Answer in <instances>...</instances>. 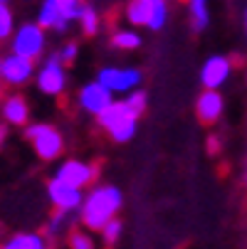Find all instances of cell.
I'll use <instances>...</instances> for the list:
<instances>
[{"mask_svg": "<svg viewBox=\"0 0 247 249\" xmlns=\"http://www.w3.org/2000/svg\"><path fill=\"white\" fill-rule=\"evenodd\" d=\"M121 205H124V195L119 188L99 185L84 195V202L79 207V222L92 232H101L104 225L116 217Z\"/></svg>", "mask_w": 247, "mask_h": 249, "instance_id": "cell-1", "label": "cell"}, {"mask_svg": "<svg viewBox=\"0 0 247 249\" xmlns=\"http://www.w3.org/2000/svg\"><path fill=\"white\" fill-rule=\"evenodd\" d=\"M96 121L116 143H129V141L136 136V128H138V116L124 104V99L112 101L107 109L96 116Z\"/></svg>", "mask_w": 247, "mask_h": 249, "instance_id": "cell-2", "label": "cell"}, {"mask_svg": "<svg viewBox=\"0 0 247 249\" xmlns=\"http://www.w3.org/2000/svg\"><path fill=\"white\" fill-rule=\"evenodd\" d=\"M25 138L32 143V151L42 160H57L64 151V136L50 124H27Z\"/></svg>", "mask_w": 247, "mask_h": 249, "instance_id": "cell-3", "label": "cell"}, {"mask_svg": "<svg viewBox=\"0 0 247 249\" xmlns=\"http://www.w3.org/2000/svg\"><path fill=\"white\" fill-rule=\"evenodd\" d=\"M45 45H47V37H45V27L40 22H25V25L15 27L13 37H10V50L15 54H22L30 59L42 57Z\"/></svg>", "mask_w": 247, "mask_h": 249, "instance_id": "cell-4", "label": "cell"}, {"mask_svg": "<svg viewBox=\"0 0 247 249\" xmlns=\"http://www.w3.org/2000/svg\"><path fill=\"white\" fill-rule=\"evenodd\" d=\"M38 87L47 96H59L67 87V74H64V62L59 54H52L45 59V64L38 69Z\"/></svg>", "mask_w": 247, "mask_h": 249, "instance_id": "cell-5", "label": "cell"}, {"mask_svg": "<svg viewBox=\"0 0 247 249\" xmlns=\"http://www.w3.org/2000/svg\"><path fill=\"white\" fill-rule=\"evenodd\" d=\"M107 89L114 94H129L141 84V69L136 67H104L96 77Z\"/></svg>", "mask_w": 247, "mask_h": 249, "instance_id": "cell-6", "label": "cell"}, {"mask_svg": "<svg viewBox=\"0 0 247 249\" xmlns=\"http://www.w3.org/2000/svg\"><path fill=\"white\" fill-rule=\"evenodd\" d=\"M32 77H35V59L15 54V52L3 57V64H0V79H3L8 87H22Z\"/></svg>", "mask_w": 247, "mask_h": 249, "instance_id": "cell-7", "label": "cell"}, {"mask_svg": "<svg viewBox=\"0 0 247 249\" xmlns=\"http://www.w3.org/2000/svg\"><path fill=\"white\" fill-rule=\"evenodd\" d=\"M99 175V168L94 163H87V160H79V158H69V160H62V165L57 168V178L75 188H89Z\"/></svg>", "mask_w": 247, "mask_h": 249, "instance_id": "cell-8", "label": "cell"}, {"mask_svg": "<svg viewBox=\"0 0 247 249\" xmlns=\"http://www.w3.org/2000/svg\"><path fill=\"white\" fill-rule=\"evenodd\" d=\"M114 101V91L112 89H107L99 79L96 82H89V84H84L82 89H79V94H77V104H79V109L82 111H87V114H92V116H99L107 106Z\"/></svg>", "mask_w": 247, "mask_h": 249, "instance_id": "cell-9", "label": "cell"}, {"mask_svg": "<svg viewBox=\"0 0 247 249\" xmlns=\"http://www.w3.org/2000/svg\"><path fill=\"white\" fill-rule=\"evenodd\" d=\"M47 197L55 205V210H67V212H77L84 202L82 188H75V185L59 180L57 175L47 183Z\"/></svg>", "mask_w": 247, "mask_h": 249, "instance_id": "cell-10", "label": "cell"}, {"mask_svg": "<svg viewBox=\"0 0 247 249\" xmlns=\"http://www.w3.org/2000/svg\"><path fill=\"white\" fill-rule=\"evenodd\" d=\"M232 72V62L228 57H208L200 69V82L205 89H220Z\"/></svg>", "mask_w": 247, "mask_h": 249, "instance_id": "cell-11", "label": "cell"}, {"mask_svg": "<svg viewBox=\"0 0 247 249\" xmlns=\"http://www.w3.org/2000/svg\"><path fill=\"white\" fill-rule=\"evenodd\" d=\"M223 106H225V101H223V96H220L218 89H205L198 96V101H195V114H198V119L203 124L210 126V124H215L220 119Z\"/></svg>", "mask_w": 247, "mask_h": 249, "instance_id": "cell-12", "label": "cell"}, {"mask_svg": "<svg viewBox=\"0 0 247 249\" xmlns=\"http://www.w3.org/2000/svg\"><path fill=\"white\" fill-rule=\"evenodd\" d=\"M0 114L10 126H27L30 124V104L22 94H10L0 104Z\"/></svg>", "mask_w": 247, "mask_h": 249, "instance_id": "cell-13", "label": "cell"}, {"mask_svg": "<svg viewBox=\"0 0 247 249\" xmlns=\"http://www.w3.org/2000/svg\"><path fill=\"white\" fill-rule=\"evenodd\" d=\"M38 22L45 27V30H55V32H67L69 30V22L62 10L57 8L55 0H42V5H40V13H38Z\"/></svg>", "mask_w": 247, "mask_h": 249, "instance_id": "cell-14", "label": "cell"}, {"mask_svg": "<svg viewBox=\"0 0 247 249\" xmlns=\"http://www.w3.org/2000/svg\"><path fill=\"white\" fill-rule=\"evenodd\" d=\"M3 249H50V242L38 232H18L3 244Z\"/></svg>", "mask_w": 247, "mask_h": 249, "instance_id": "cell-15", "label": "cell"}, {"mask_svg": "<svg viewBox=\"0 0 247 249\" xmlns=\"http://www.w3.org/2000/svg\"><path fill=\"white\" fill-rule=\"evenodd\" d=\"M149 18H151V0H131L126 5V20L136 27L141 25H149Z\"/></svg>", "mask_w": 247, "mask_h": 249, "instance_id": "cell-16", "label": "cell"}, {"mask_svg": "<svg viewBox=\"0 0 247 249\" xmlns=\"http://www.w3.org/2000/svg\"><path fill=\"white\" fill-rule=\"evenodd\" d=\"M188 10H190V22L193 30L200 32L210 25V10H208V0H188Z\"/></svg>", "mask_w": 247, "mask_h": 249, "instance_id": "cell-17", "label": "cell"}, {"mask_svg": "<svg viewBox=\"0 0 247 249\" xmlns=\"http://www.w3.org/2000/svg\"><path fill=\"white\" fill-rule=\"evenodd\" d=\"M112 47H114V50L131 52V50H138V47H141V37H138L133 30H116V32L112 35Z\"/></svg>", "mask_w": 247, "mask_h": 249, "instance_id": "cell-18", "label": "cell"}, {"mask_svg": "<svg viewBox=\"0 0 247 249\" xmlns=\"http://www.w3.org/2000/svg\"><path fill=\"white\" fill-rule=\"evenodd\" d=\"M69 215H72V212H67V210H55V215L50 217V222H47V227L42 230V234H45L47 239L59 237V234L69 227Z\"/></svg>", "mask_w": 247, "mask_h": 249, "instance_id": "cell-19", "label": "cell"}, {"mask_svg": "<svg viewBox=\"0 0 247 249\" xmlns=\"http://www.w3.org/2000/svg\"><path fill=\"white\" fill-rule=\"evenodd\" d=\"M77 22H79V27H82V32L84 35H89V37H92V35H96L99 32V13L92 8V5H82V13H79V18H77Z\"/></svg>", "mask_w": 247, "mask_h": 249, "instance_id": "cell-20", "label": "cell"}, {"mask_svg": "<svg viewBox=\"0 0 247 249\" xmlns=\"http://www.w3.org/2000/svg\"><path fill=\"white\" fill-rule=\"evenodd\" d=\"M166 20H168V3L166 0H151V18H149L146 27L158 32V30H163Z\"/></svg>", "mask_w": 247, "mask_h": 249, "instance_id": "cell-21", "label": "cell"}, {"mask_svg": "<svg viewBox=\"0 0 247 249\" xmlns=\"http://www.w3.org/2000/svg\"><path fill=\"white\" fill-rule=\"evenodd\" d=\"M15 32V18L13 10L8 8V3H0V42H5L13 37Z\"/></svg>", "mask_w": 247, "mask_h": 249, "instance_id": "cell-22", "label": "cell"}, {"mask_svg": "<svg viewBox=\"0 0 247 249\" xmlns=\"http://www.w3.org/2000/svg\"><path fill=\"white\" fill-rule=\"evenodd\" d=\"M67 247H69V249H96L92 234L84 232V230H79V227L67 234Z\"/></svg>", "mask_w": 247, "mask_h": 249, "instance_id": "cell-23", "label": "cell"}, {"mask_svg": "<svg viewBox=\"0 0 247 249\" xmlns=\"http://www.w3.org/2000/svg\"><path fill=\"white\" fill-rule=\"evenodd\" d=\"M121 232H124V225H121V220H119V217L109 220L107 225L101 227V239H104V244H107V247H114V244L121 239Z\"/></svg>", "mask_w": 247, "mask_h": 249, "instance_id": "cell-24", "label": "cell"}, {"mask_svg": "<svg viewBox=\"0 0 247 249\" xmlns=\"http://www.w3.org/2000/svg\"><path fill=\"white\" fill-rule=\"evenodd\" d=\"M146 94L144 91H138V89H131L129 94H124V104L129 106V109L136 114V116H141V114H144L146 111Z\"/></svg>", "mask_w": 247, "mask_h": 249, "instance_id": "cell-25", "label": "cell"}, {"mask_svg": "<svg viewBox=\"0 0 247 249\" xmlns=\"http://www.w3.org/2000/svg\"><path fill=\"white\" fill-rule=\"evenodd\" d=\"M57 3V8L62 10V15L69 20V22H75L77 18H79V13H82V0H55Z\"/></svg>", "mask_w": 247, "mask_h": 249, "instance_id": "cell-26", "label": "cell"}, {"mask_svg": "<svg viewBox=\"0 0 247 249\" xmlns=\"http://www.w3.org/2000/svg\"><path fill=\"white\" fill-rule=\"evenodd\" d=\"M57 54H59V59L64 62V67H69V64H75V59H77V54H79V45H77V42H64Z\"/></svg>", "mask_w": 247, "mask_h": 249, "instance_id": "cell-27", "label": "cell"}, {"mask_svg": "<svg viewBox=\"0 0 247 249\" xmlns=\"http://www.w3.org/2000/svg\"><path fill=\"white\" fill-rule=\"evenodd\" d=\"M205 146H208V153H218V148H220V138H218V136H210V138L205 141Z\"/></svg>", "mask_w": 247, "mask_h": 249, "instance_id": "cell-28", "label": "cell"}, {"mask_svg": "<svg viewBox=\"0 0 247 249\" xmlns=\"http://www.w3.org/2000/svg\"><path fill=\"white\" fill-rule=\"evenodd\" d=\"M5 133H8V128H3V124H0V146H3V141H5Z\"/></svg>", "mask_w": 247, "mask_h": 249, "instance_id": "cell-29", "label": "cell"}, {"mask_svg": "<svg viewBox=\"0 0 247 249\" xmlns=\"http://www.w3.org/2000/svg\"><path fill=\"white\" fill-rule=\"evenodd\" d=\"M245 27H247V13H245Z\"/></svg>", "mask_w": 247, "mask_h": 249, "instance_id": "cell-30", "label": "cell"}, {"mask_svg": "<svg viewBox=\"0 0 247 249\" xmlns=\"http://www.w3.org/2000/svg\"><path fill=\"white\" fill-rule=\"evenodd\" d=\"M245 183H247V173H245Z\"/></svg>", "mask_w": 247, "mask_h": 249, "instance_id": "cell-31", "label": "cell"}, {"mask_svg": "<svg viewBox=\"0 0 247 249\" xmlns=\"http://www.w3.org/2000/svg\"><path fill=\"white\" fill-rule=\"evenodd\" d=\"M0 3H8V0H0Z\"/></svg>", "mask_w": 247, "mask_h": 249, "instance_id": "cell-32", "label": "cell"}, {"mask_svg": "<svg viewBox=\"0 0 247 249\" xmlns=\"http://www.w3.org/2000/svg\"><path fill=\"white\" fill-rule=\"evenodd\" d=\"M0 64H3V57H0Z\"/></svg>", "mask_w": 247, "mask_h": 249, "instance_id": "cell-33", "label": "cell"}, {"mask_svg": "<svg viewBox=\"0 0 247 249\" xmlns=\"http://www.w3.org/2000/svg\"><path fill=\"white\" fill-rule=\"evenodd\" d=\"M0 249H3V244H0Z\"/></svg>", "mask_w": 247, "mask_h": 249, "instance_id": "cell-34", "label": "cell"}, {"mask_svg": "<svg viewBox=\"0 0 247 249\" xmlns=\"http://www.w3.org/2000/svg\"><path fill=\"white\" fill-rule=\"evenodd\" d=\"M0 82H3V79H0Z\"/></svg>", "mask_w": 247, "mask_h": 249, "instance_id": "cell-35", "label": "cell"}]
</instances>
